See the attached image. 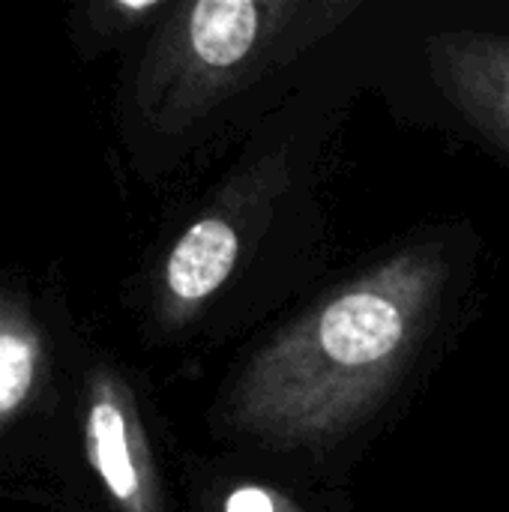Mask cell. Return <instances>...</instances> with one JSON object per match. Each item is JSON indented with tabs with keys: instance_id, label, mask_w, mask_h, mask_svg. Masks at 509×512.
Wrapping results in <instances>:
<instances>
[{
	"instance_id": "3",
	"label": "cell",
	"mask_w": 509,
	"mask_h": 512,
	"mask_svg": "<svg viewBox=\"0 0 509 512\" xmlns=\"http://www.w3.org/2000/svg\"><path fill=\"white\" fill-rule=\"evenodd\" d=\"M279 165H261L240 177L222 207L195 219L165 261V291L177 312H195L213 300L240 267L252 213L267 201Z\"/></svg>"
},
{
	"instance_id": "6",
	"label": "cell",
	"mask_w": 509,
	"mask_h": 512,
	"mask_svg": "<svg viewBox=\"0 0 509 512\" xmlns=\"http://www.w3.org/2000/svg\"><path fill=\"white\" fill-rule=\"evenodd\" d=\"M204 507L207 512H333L330 504H315L285 483L252 474L219 477Z\"/></svg>"
},
{
	"instance_id": "7",
	"label": "cell",
	"mask_w": 509,
	"mask_h": 512,
	"mask_svg": "<svg viewBox=\"0 0 509 512\" xmlns=\"http://www.w3.org/2000/svg\"><path fill=\"white\" fill-rule=\"evenodd\" d=\"M33 351L18 336L0 333V411L15 408L30 390Z\"/></svg>"
},
{
	"instance_id": "4",
	"label": "cell",
	"mask_w": 509,
	"mask_h": 512,
	"mask_svg": "<svg viewBox=\"0 0 509 512\" xmlns=\"http://www.w3.org/2000/svg\"><path fill=\"white\" fill-rule=\"evenodd\" d=\"M426 54L450 102L509 156V36L447 30L426 39Z\"/></svg>"
},
{
	"instance_id": "1",
	"label": "cell",
	"mask_w": 509,
	"mask_h": 512,
	"mask_svg": "<svg viewBox=\"0 0 509 512\" xmlns=\"http://www.w3.org/2000/svg\"><path fill=\"white\" fill-rule=\"evenodd\" d=\"M450 285L447 246L420 240L321 297L231 378V432L273 453H330L357 435L423 357Z\"/></svg>"
},
{
	"instance_id": "5",
	"label": "cell",
	"mask_w": 509,
	"mask_h": 512,
	"mask_svg": "<svg viewBox=\"0 0 509 512\" xmlns=\"http://www.w3.org/2000/svg\"><path fill=\"white\" fill-rule=\"evenodd\" d=\"M90 450H93V465L111 492L114 501L132 512H141L144 504V474L138 465V450L132 444V429L129 420L114 399H99L90 408Z\"/></svg>"
},
{
	"instance_id": "2",
	"label": "cell",
	"mask_w": 509,
	"mask_h": 512,
	"mask_svg": "<svg viewBox=\"0 0 509 512\" xmlns=\"http://www.w3.org/2000/svg\"><path fill=\"white\" fill-rule=\"evenodd\" d=\"M357 0H198L177 21V102L195 114L237 96L327 39Z\"/></svg>"
}]
</instances>
